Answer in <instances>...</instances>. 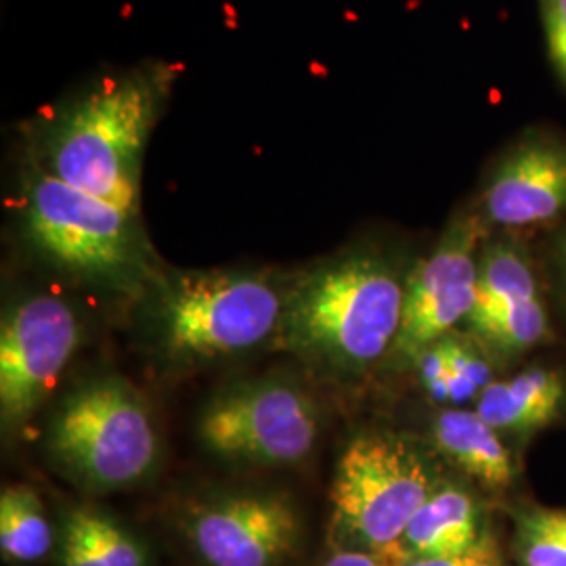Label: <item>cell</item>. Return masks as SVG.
Masks as SVG:
<instances>
[{
	"instance_id": "ba28073f",
	"label": "cell",
	"mask_w": 566,
	"mask_h": 566,
	"mask_svg": "<svg viewBox=\"0 0 566 566\" xmlns=\"http://www.w3.org/2000/svg\"><path fill=\"white\" fill-rule=\"evenodd\" d=\"M81 324L60 298L34 296L11 308L0 329V411L25 422L55 390L76 353Z\"/></svg>"
},
{
	"instance_id": "6da1fadb",
	"label": "cell",
	"mask_w": 566,
	"mask_h": 566,
	"mask_svg": "<svg viewBox=\"0 0 566 566\" xmlns=\"http://www.w3.org/2000/svg\"><path fill=\"white\" fill-rule=\"evenodd\" d=\"M168 82L160 70H135L65 105L46 135L51 175L137 214L143 154Z\"/></svg>"
},
{
	"instance_id": "7c38bea8",
	"label": "cell",
	"mask_w": 566,
	"mask_h": 566,
	"mask_svg": "<svg viewBox=\"0 0 566 566\" xmlns=\"http://www.w3.org/2000/svg\"><path fill=\"white\" fill-rule=\"evenodd\" d=\"M489 223L521 229L549 223L566 212V142L528 135L497 163L486 181Z\"/></svg>"
},
{
	"instance_id": "2e32d148",
	"label": "cell",
	"mask_w": 566,
	"mask_h": 566,
	"mask_svg": "<svg viewBox=\"0 0 566 566\" xmlns=\"http://www.w3.org/2000/svg\"><path fill=\"white\" fill-rule=\"evenodd\" d=\"M53 546L51 523L30 486H7L0 495V552L13 563H36Z\"/></svg>"
},
{
	"instance_id": "52a82bcc",
	"label": "cell",
	"mask_w": 566,
	"mask_h": 566,
	"mask_svg": "<svg viewBox=\"0 0 566 566\" xmlns=\"http://www.w3.org/2000/svg\"><path fill=\"white\" fill-rule=\"evenodd\" d=\"M200 437L203 446L229 462L294 464L317 443L319 411L298 386H238L208 405Z\"/></svg>"
},
{
	"instance_id": "603a6c76",
	"label": "cell",
	"mask_w": 566,
	"mask_h": 566,
	"mask_svg": "<svg viewBox=\"0 0 566 566\" xmlns=\"http://www.w3.org/2000/svg\"><path fill=\"white\" fill-rule=\"evenodd\" d=\"M63 566H107L99 552L88 542L72 518H67L63 537Z\"/></svg>"
},
{
	"instance_id": "3957f363",
	"label": "cell",
	"mask_w": 566,
	"mask_h": 566,
	"mask_svg": "<svg viewBox=\"0 0 566 566\" xmlns=\"http://www.w3.org/2000/svg\"><path fill=\"white\" fill-rule=\"evenodd\" d=\"M285 301L263 275L210 271L164 283L156 325L177 361L229 357L264 343L282 325Z\"/></svg>"
},
{
	"instance_id": "9a60e30c",
	"label": "cell",
	"mask_w": 566,
	"mask_h": 566,
	"mask_svg": "<svg viewBox=\"0 0 566 566\" xmlns=\"http://www.w3.org/2000/svg\"><path fill=\"white\" fill-rule=\"evenodd\" d=\"M486 533L474 497L460 486H439L418 510L405 531L409 558L447 556L476 546Z\"/></svg>"
},
{
	"instance_id": "4fadbf2b",
	"label": "cell",
	"mask_w": 566,
	"mask_h": 566,
	"mask_svg": "<svg viewBox=\"0 0 566 566\" xmlns=\"http://www.w3.org/2000/svg\"><path fill=\"white\" fill-rule=\"evenodd\" d=\"M565 399L566 385L558 371L531 367L510 380L486 386L479 395L476 411L497 432L533 434L558 418Z\"/></svg>"
},
{
	"instance_id": "44dd1931",
	"label": "cell",
	"mask_w": 566,
	"mask_h": 566,
	"mask_svg": "<svg viewBox=\"0 0 566 566\" xmlns=\"http://www.w3.org/2000/svg\"><path fill=\"white\" fill-rule=\"evenodd\" d=\"M405 566H506V563L493 537L485 535L476 546L468 547L464 552L447 556L409 558Z\"/></svg>"
},
{
	"instance_id": "cb8c5ba5",
	"label": "cell",
	"mask_w": 566,
	"mask_h": 566,
	"mask_svg": "<svg viewBox=\"0 0 566 566\" xmlns=\"http://www.w3.org/2000/svg\"><path fill=\"white\" fill-rule=\"evenodd\" d=\"M556 259H558V266H560V273L566 282V231L560 235L558 245H556Z\"/></svg>"
},
{
	"instance_id": "5b68a950",
	"label": "cell",
	"mask_w": 566,
	"mask_h": 566,
	"mask_svg": "<svg viewBox=\"0 0 566 566\" xmlns=\"http://www.w3.org/2000/svg\"><path fill=\"white\" fill-rule=\"evenodd\" d=\"M25 231L42 254L93 282L126 283L145 269L135 214L116 203L39 175L25 198Z\"/></svg>"
},
{
	"instance_id": "d6986e66",
	"label": "cell",
	"mask_w": 566,
	"mask_h": 566,
	"mask_svg": "<svg viewBox=\"0 0 566 566\" xmlns=\"http://www.w3.org/2000/svg\"><path fill=\"white\" fill-rule=\"evenodd\" d=\"M439 348L446 357L447 365L468 380L470 385L476 386L479 392H483L486 386L491 385V367L485 359L479 355V350L470 344L460 343L455 338H443L439 340Z\"/></svg>"
},
{
	"instance_id": "30bf717a",
	"label": "cell",
	"mask_w": 566,
	"mask_h": 566,
	"mask_svg": "<svg viewBox=\"0 0 566 566\" xmlns=\"http://www.w3.org/2000/svg\"><path fill=\"white\" fill-rule=\"evenodd\" d=\"M185 535L208 566H277L298 542V516L280 495H223L193 507Z\"/></svg>"
},
{
	"instance_id": "9c48e42d",
	"label": "cell",
	"mask_w": 566,
	"mask_h": 566,
	"mask_svg": "<svg viewBox=\"0 0 566 566\" xmlns=\"http://www.w3.org/2000/svg\"><path fill=\"white\" fill-rule=\"evenodd\" d=\"M481 223L462 217L449 224L430 256L405 285L403 322L390 355L416 364L426 348L468 322L476 301Z\"/></svg>"
},
{
	"instance_id": "e0dca14e",
	"label": "cell",
	"mask_w": 566,
	"mask_h": 566,
	"mask_svg": "<svg viewBox=\"0 0 566 566\" xmlns=\"http://www.w3.org/2000/svg\"><path fill=\"white\" fill-rule=\"evenodd\" d=\"M514 549L521 566H566V510L531 507L521 512Z\"/></svg>"
},
{
	"instance_id": "ac0fdd59",
	"label": "cell",
	"mask_w": 566,
	"mask_h": 566,
	"mask_svg": "<svg viewBox=\"0 0 566 566\" xmlns=\"http://www.w3.org/2000/svg\"><path fill=\"white\" fill-rule=\"evenodd\" d=\"M70 518L81 526L82 533L99 552L103 563L107 566H145L142 547L135 539L124 533L120 526L107 516L91 510H74Z\"/></svg>"
},
{
	"instance_id": "7402d4cb",
	"label": "cell",
	"mask_w": 566,
	"mask_h": 566,
	"mask_svg": "<svg viewBox=\"0 0 566 566\" xmlns=\"http://www.w3.org/2000/svg\"><path fill=\"white\" fill-rule=\"evenodd\" d=\"M407 560L409 556L403 546L385 549V552L343 547L324 566H405Z\"/></svg>"
},
{
	"instance_id": "5bb4252c",
	"label": "cell",
	"mask_w": 566,
	"mask_h": 566,
	"mask_svg": "<svg viewBox=\"0 0 566 566\" xmlns=\"http://www.w3.org/2000/svg\"><path fill=\"white\" fill-rule=\"evenodd\" d=\"M432 432L439 451L476 483L502 491L514 481L507 447L476 409H443Z\"/></svg>"
},
{
	"instance_id": "277c9868",
	"label": "cell",
	"mask_w": 566,
	"mask_h": 566,
	"mask_svg": "<svg viewBox=\"0 0 566 566\" xmlns=\"http://www.w3.org/2000/svg\"><path fill=\"white\" fill-rule=\"evenodd\" d=\"M439 489L424 455L401 437L361 434L344 449L332 486L334 528L344 547L385 552Z\"/></svg>"
},
{
	"instance_id": "ffe728a7",
	"label": "cell",
	"mask_w": 566,
	"mask_h": 566,
	"mask_svg": "<svg viewBox=\"0 0 566 566\" xmlns=\"http://www.w3.org/2000/svg\"><path fill=\"white\" fill-rule=\"evenodd\" d=\"M542 18L549 60L566 84V0H542Z\"/></svg>"
},
{
	"instance_id": "8992f818",
	"label": "cell",
	"mask_w": 566,
	"mask_h": 566,
	"mask_svg": "<svg viewBox=\"0 0 566 566\" xmlns=\"http://www.w3.org/2000/svg\"><path fill=\"white\" fill-rule=\"evenodd\" d=\"M51 453L86 485L116 489L142 481L158 460V432L142 397L118 380L70 395L49 432Z\"/></svg>"
},
{
	"instance_id": "7a4b0ae2",
	"label": "cell",
	"mask_w": 566,
	"mask_h": 566,
	"mask_svg": "<svg viewBox=\"0 0 566 566\" xmlns=\"http://www.w3.org/2000/svg\"><path fill=\"white\" fill-rule=\"evenodd\" d=\"M405 285L376 256H348L306 277L285 301L283 343L313 364L359 371L392 350Z\"/></svg>"
},
{
	"instance_id": "8fae6325",
	"label": "cell",
	"mask_w": 566,
	"mask_h": 566,
	"mask_svg": "<svg viewBox=\"0 0 566 566\" xmlns=\"http://www.w3.org/2000/svg\"><path fill=\"white\" fill-rule=\"evenodd\" d=\"M468 325L479 340L518 355L547 336V313L525 250L510 240L486 243L479 259V287Z\"/></svg>"
}]
</instances>
